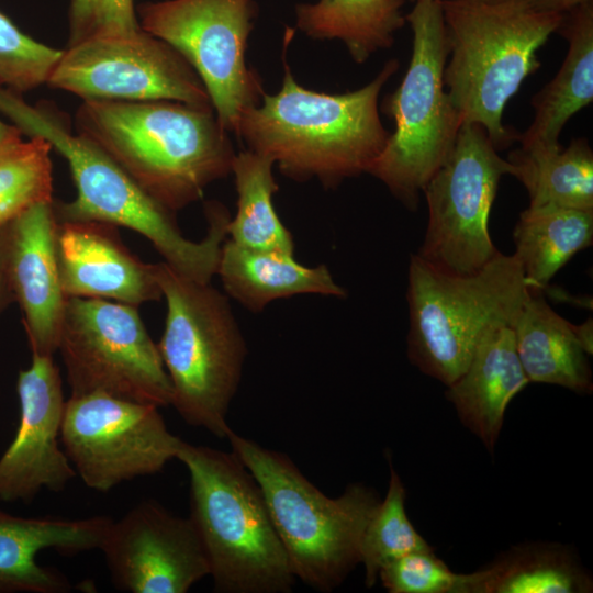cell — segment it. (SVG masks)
<instances>
[{
  "mask_svg": "<svg viewBox=\"0 0 593 593\" xmlns=\"http://www.w3.org/2000/svg\"><path fill=\"white\" fill-rule=\"evenodd\" d=\"M53 201L36 203L7 223V260L31 355L57 351L66 305L55 250Z\"/></svg>",
  "mask_w": 593,
  "mask_h": 593,
  "instance_id": "obj_16",
  "label": "cell"
},
{
  "mask_svg": "<svg viewBox=\"0 0 593 593\" xmlns=\"http://www.w3.org/2000/svg\"><path fill=\"white\" fill-rule=\"evenodd\" d=\"M67 46L139 31L134 0H69Z\"/></svg>",
  "mask_w": 593,
  "mask_h": 593,
  "instance_id": "obj_32",
  "label": "cell"
},
{
  "mask_svg": "<svg viewBox=\"0 0 593 593\" xmlns=\"http://www.w3.org/2000/svg\"><path fill=\"white\" fill-rule=\"evenodd\" d=\"M590 1L593 0H524L525 4L534 11L563 15Z\"/></svg>",
  "mask_w": 593,
  "mask_h": 593,
  "instance_id": "obj_34",
  "label": "cell"
},
{
  "mask_svg": "<svg viewBox=\"0 0 593 593\" xmlns=\"http://www.w3.org/2000/svg\"><path fill=\"white\" fill-rule=\"evenodd\" d=\"M46 85L82 101L170 100L213 109L190 64L143 29L66 46Z\"/></svg>",
  "mask_w": 593,
  "mask_h": 593,
  "instance_id": "obj_13",
  "label": "cell"
},
{
  "mask_svg": "<svg viewBox=\"0 0 593 593\" xmlns=\"http://www.w3.org/2000/svg\"><path fill=\"white\" fill-rule=\"evenodd\" d=\"M273 161L249 149L235 155L232 172L237 192V210L227 225L228 239L253 250L294 254L291 232L273 205L279 187Z\"/></svg>",
  "mask_w": 593,
  "mask_h": 593,
  "instance_id": "obj_27",
  "label": "cell"
},
{
  "mask_svg": "<svg viewBox=\"0 0 593 593\" xmlns=\"http://www.w3.org/2000/svg\"><path fill=\"white\" fill-rule=\"evenodd\" d=\"M51 150L37 136L0 142V225L36 203L53 201Z\"/></svg>",
  "mask_w": 593,
  "mask_h": 593,
  "instance_id": "obj_28",
  "label": "cell"
},
{
  "mask_svg": "<svg viewBox=\"0 0 593 593\" xmlns=\"http://www.w3.org/2000/svg\"><path fill=\"white\" fill-rule=\"evenodd\" d=\"M74 125L172 213L228 176L236 155L212 108L178 101L86 100Z\"/></svg>",
  "mask_w": 593,
  "mask_h": 593,
  "instance_id": "obj_2",
  "label": "cell"
},
{
  "mask_svg": "<svg viewBox=\"0 0 593 593\" xmlns=\"http://www.w3.org/2000/svg\"><path fill=\"white\" fill-rule=\"evenodd\" d=\"M0 225V315L14 303L7 260V228Z\"/></svg>",
  "mask_w": 593,
  "mask_h": 593,
  "instance_id": "obj_33",
  "label": "cell"
},
{
  "mask_svg": "<svg viewBox=\"0 0 593 593\" xmlns=\"http://www.w3.org/2000/svg\"><path fill=\"white\" fill-rule=\"evenodd\" d=\"M182 441L156 405L105 393L66 400L60 443L77 475L94 491L161 471Z\"/></svg>",
  "mask_w": 593,
  "mask_h": 593,
  "instance_id": "obj_12",
  "label": "cell"
},
{
  "mask_svg": "<svg viewBox=\"0 0 593 593\" xmlns=\"http://www.w3.org/2000/svg\"><path fill=\"white\" fill-rule=\"evenodd\" d=\"M557 32L568 52L555 78L530 100L533 122L517 137L523 148L560 145L566 123L593 101V1L564 14Z\"/></svg>",
  "mask_w": 593,
  "mask_h": 593,
  "instance_id": "obj_22",
  "label": "cell"
},
{
  "mask_svg": "<svg viewBox=\"0 0 593 593\" xmlns=\"http://www.w3.org/2000/svg\"><path fill=\"white\" fill-rule=\"evenodd\" d=\"M405 0H318L295 5L296 27L313 40H339L350 57L365 63L390 48L406 23Z\"/></svg>",
  "mask_w": 593,
  "mask_h": 593,
  "instance_id": "obj_23",
  "label": "cell"
},
{
  "mask_svg": "<svg viewBox=\"0 0 593 593\" xmlns=\"http://www.w3.org/2000/svg\"><path fill=\"white\" fill-rule=\"evenodd\" d=\"M283 63L281 89L264 93L262 101L243 113L236 135L293 180L315 178L334 188L368 174L391 134L381 122L378 99L399 61L388 60L369 83L337 94L302 87L286 57Z\"/></svg>",
  "mask_w": 593,
  "mask_h": 593,
  "instance_id": "obj_1",
  "label": "cell"
},
{
  "mask_svg": "<svg viewBox=\"0 0 593 593\" xmlns=\"http://www.w3.org/2000/svg\"><path fill=\"white\" fill-rule=\"evenodd\" d=\"M528 383L512 326L499 324L481 337L466 370L445 395L461 423L493 452L508 404Z\"/></svg>",
  "mask_w": 593,
  "mask_h": 593,
  "instance_id": "obj_19",
  "label": "cell"
},
{
  "mask_svg": "<svg viewBox=\"0 0 593 593\" xmlns=\"http://www.w3.org/2000/svg\"><path fill=\"white\" fill-rule=\"evenodd\" d=\"M441 9L447 93L463 123L483 126L493 146L505 149L519 133L503 124L504 108L540 67L537 52L564 15L534 11L524 0H441Z\"/></svg>",
  "mask_w": 593,
  "mask_h": 593,
  "instance_id": "obj_3",
  "label": "cell"
},
{
  "mask_svg": "<svg viewBox=\"0 0 593 593\" xmlns=\"http://www.w3.org/2000/svg\"><path fill=\"white\" fill-rule=\"evenodd\" d=\"M405 497L402 480L390 462L387 495L370 517L360 545V563L365 567L367 588L376 584L385 563L412 552L433 550L410 522Z\"/></svg>",
  "mask_w": 593,
  "mask_h": 593,
  "instance_id": "obj_29",
  "label": "cell"
},
{
  "mask_svg": "<svg viewBox=\"0 0 593 593\" xmlns=\"http://www.w3.org/2000/svg\"><path fill=\"white\" fill-rule=\"evenodd\" d=\"M61 53L25 34L0 11V89L22 96L47 83Z\"/></svg>",
  "mask_w": 593,
  "mask_h": 593,
  "instance_id": "obj_30",
  "label": "cell"
},
{
  "mask_svg": "<svg viewBox=\"0 0 593 593\" xmlns=\"http://www.w3.org/2000/svg\"><path fill=\"white\" fill-rule=\"evenodd\" d=\"M99 550L116 590L130 593H186L210 575V564L190 517L155 500L136 504L111 521Z\"/></svg>",
  "mask_w": 593,
  "mask_h": 593,
  "instance_id": "obj_14",
  "label": "cell"
},
{
  "mask_svg": "<svg viewBox=\"0 0 593 593\" xmlns=\"http://www.w3.org/2000/svg\"><path fill=\"white\" fill-rule=\"evenodd\" d=\"M414 3L405 15L413 33L409 67L381 104L395 128L368 171L410 210L449 157L463 124L444 83L449 47L441 0Z\"/></svg>",
  "mask_w": 593,
  "mask_h": 593,
  "instance_id": "obj_8",
  "label": "cell"
},
{
  "mask_svg": "<svg viewBox=\"0 0 593 593\" xmlns=\"http://www.w3.org/2000/svg\"><path fill=\"white\" fill-rule=\"evenodd\" d=\"M20 418L0 457V501L32 502L43 490L61 492L77 475L60 447L66 399L53 356L32 355L16 380Z\"/></svg>",
  "mask_w": 593,
  "mask_h": 593,
  "instance_id": "obj_15",
  "label": "cell"
},
{
  "mask_svg": "<svg viewBox=\"0 0 593 593\" xmlns=\"http://www.w3.org/2000/svg\"><path fill=\"white\" fill-rule=\"evenodd\" d=\"M511 176L526 188L530 206L558 205L593 211V152L586 138L563 148L532 146L512 150Z\"/></svg>",
  "mask_w": 593,
  "mask_h": 593,
  "instance_id": "obj_26",
  "label": "cell"
},
{
  "mask_svg": "<svg viewBox=\"0 0 593 593\" xmlns=\"http://www.w3.org/2000/svg\"><path fill=\"white\" fill-rule=\"evenodd\" d=\"M407 279V357L446 387L489 328L512 325L529 288L516 257L502 253L470 275L443 271L414 254Z\"/></svg>",
  "mask_w": 593,
  "mask_h": 593,
  "instance_id": "obj_7",
  "label": "cell"
},
{
  "mask_svg": "<svg viewBox=\"0 0 593 593\" xmlns=\"http://www.w3.org/2000/svg\"><path fill=\"white\" fill-rule=\"evenodd\" d=\"M192 521L221 593H287L294 575L262 491L231 450L182 441Z\"/></svg>",
  "mask_w": 593,
  "mask_h": 593,
  "instance_id": "obj_4",
  "label": "cell"
},
{
  "mask_svg": "<svg viewBox=\"0 0 593 593\" xmlns=\"http://www.w3.org/2000/svg\"><path fill=\"white\" fill-rule=\"evenodd\" d=\"M143 30L174 47L201 79L222 127L236 134L243 113L262 94L246 64L254 0H164L136 8Z\"/></svg>",
  "mask_w": 593,
  "mask_h": 593,
  "instance_id": "obj_10",
  "label": "cell"
},
{
  "mask_svg": "<svg viewBox=\"0 0 593 593\" xmlns=\"http://www.w3.org/2000/svg\"><path fill=\"white\" fill-rule=\"evenodd\" d=\"M232 451L258 482L294 578L320 592H332L360 563L366 526L380 503L362 483L328 497L283 452L232 430Z\"/></svg>",
  "mask_w": 593,
  "mask_h": 593,
  "instance_id": "obj_5",
  "label": "cell"
},
{
  "mask_svg": "<svg viewBox=\"0 0 593 593\" xmlns=\"http://www.w3.org/2000/svg\"><path fill=\"white\" fill-rule=\"evenodd\" d=\"M474 593H589L593 579L570 547L526 542L478 570Z\"/></svg>",
  "mask_w": 593,
  "mask_h": 593,
  "instance_id": "obj_25",
  "label": "cell"
},
{
  "mask_svg": "<svg viewBox=\"0 0 593 593\" xmlns=\"http://www.w3.org/2000/svg\"><path fill=\"white\" fill-rule=\"evenodd\" d=\"M496 1H507V0H496Z\"/></svg>",
  "mask_w": 593,
  "mask_h": 593,
  "instance_id": "obj_37",
  "label": "cell"
},
{
  "mask_svg": "<svg viewBox=\"0 0 593 593\" xmlns=\"http://www.w3.org/2000/svg\"><path fill=\"white\" fill-rule=\"evenodd\" d=\"M112 518L22 517L0 510V593H67L68 578L38 563L45 549L64 555L99 549Z\"/></svg>",
  "mask_w": 593,
  "mask_h": 593,
  "instance_id": "obj_18",
  "label": "cell"
},
{
  "mask_svg": "<svg viewBox=\"0 0 593 593\" xmlns=\"http://www.w3.org/2000/svg\"><path fill=\"white\" fill-rule=\"evenodd\" d=\"M21 131L13 124H9L0 119V142L20 138Z\"/></svg>",
  "mask_w": 593,
  "mask_h": 593,
  "instance_id": "obj_35",
  "label": "cell"
},
{
  "mask_svg": "<svg viewBox=\"0 0 593 593\" xmlns=\"http://www.w3.org/2000/svg\"><path fill=\"white\" fill-rule=\"evenodd\" d=\"M497 152L483 126L463 123L449 157L425 186L428 222L416 255L435 268L470 275L500 253L488 220L512 167Z\"/></svg>",
  "mask_w": 593,
  "mask_h": 593,
  "instance_id": "obj_11",
  "label": "cell"
},
{
  "mask_svg": "<svg viewBox=\"0 0 593 593\" xmlns=\"http://www.w3.org/2000/svg\"><path fill=\"white\" fill-rule=\"evenodd\" d=\"M542 290L528 288L513 323L515 347L529 382L591 393L592 372L577 325L546 302Z\"/></svg>",
  "mask_w": 593,
  "mask_h": 593,
  "instance_id": "obj_20",
  "label": "cell"
},
{
  "mask_svg": "<svg viewBox=\"0 0 593 593\" xmlns=\"http://www.w3.org/2000/svg\"><path fill=\"white\" fill-rule=\"evenodd\" d=\"M409 1H413V2H416V1H421V0H409Z\"/></svg>",
  "mask_w": 593,
  "mask_h": 593,
  "instance_id": "obj_36",
  "label": "cell"
},
{
  "mask_svg": "<svg viewBox=\"0 0 593 593\" xmlns=\"http://www.w3.org/2000/svg\"><path fill=\"white\" fill-rule=\"evenodd\" d=\"M155 275L167 307L157 346L171 384L170 405L187 424L227 438L228 409L247 354L228 296L164 261L155 264Z\"/></svg>",
  "mask_w": 593,
  "mask_h": 593,
  "instance_id": "obj_6",
  "label": "cell"
},
{
  "mask_svg": "<svg viewBox=\"0 0 593 593\" xmlns=\"http://www.w3.org/2000/svg\"><path fill=\"white\" fill-rule=\"evenodd\" d=\"M477 571L456 573L432 551L412 552L385 563L378 579L390 593H474Z\"/></svg>",
  "mask_w": 593,
  "mask_h": 593,
  "instance_id": "obj_31",
  "label": "cell"
},
{
  "mask_svg": "<svg viewBox=\"0 0 593 593\" xmlns=\"http://www.w3.org/2000/svg\"><path fill=\"white\" fill-rule=\"evenodd\" d=\"M515 253L529 288L542 290L593 240V211L558 205L528 206L513 232Z\"/></svg>",
  "mask_w": 593,
  "mask_h": 593,
  "instance_id": "obj_24",
  "label": "cell"
},
{
  "mask_svg": "<svg viewBox=\"0 0 593 593\" xmlns=\"http://www.w3.org/2000/svg\"><path fill=\"white\" fill-rule=\"evenodd\" d=\"M57 351L70 395L105 393L158 407L171 403V384L158 346L137 306L67 298Z\"/></svg>",
  "mask_w": 593,
  "mask_h": 593,
  "instance_id": "obj_9",
  "label": "cell"
},
{
  "mask_svg": "<svg viewBox=\"0 0 593 593\" xmlns=\"http://www.w3.org/2000/svg\"><path fill=\"white\" fill-rule=\"evenodd\" d=\"M55 250L66 298L104 299L134 306L161 298L155 264L135 256L112 224L57 220Z\"/></svg>",
  "mask_w": 593,
  "mask_h": 593,
  "instance_id": "obj_17",
  "label": "cell"
},
{
  "mask_svg": "<svg viewBox=\"0 0 593 593\" xmlns=\"http://www.w3.org/2000/svg\"><path fill=\"white\" fill-rule=\"evenodd\" d=\"M216 275L226 295L254 313L300 294L346 296L325 265L307 267L293 254L247 249L228 238L222 245Z\"/></svg>",
  "mask_w": 593,
  "mask_h": 593,
  "instance_id": "obj_21",
  "label": "cell"
}]
</instances>
